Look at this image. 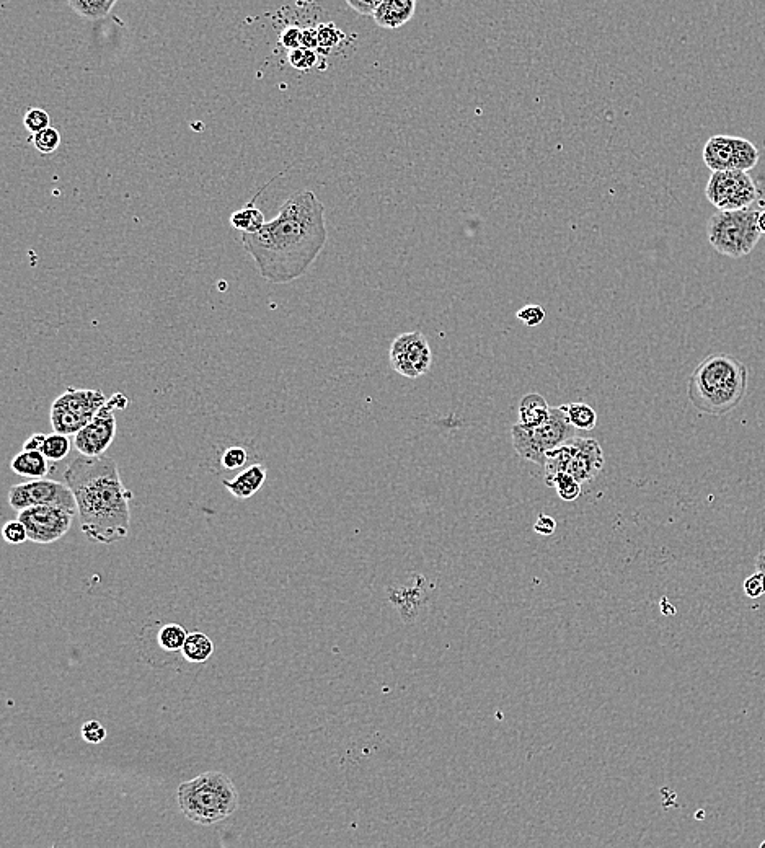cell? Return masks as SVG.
<instances>
[{
  "instance_id": "6da1fadb",
  "label": "cell",
  "mask_w": 765,
  "mask_h": 848,
  "mask_svg": "<svg viewBox=\"0 0 765 848\" xmlns=\"http://www.w3.org/2000/svg\"><path fill=\"white\" fill-rule=\"evenodd\" d=\"M327 240L325 206L309 190L289 196L278 216L255 234H242L245 252L255 261L261 278L273 284L302 278Z\"/></svg>"
},
{
  "instance_id": "7a4b0ae2",
  "label": "cell",
  "mask_w": 765,
  "mask_h": 848,
  "mask_svg": "<svg viewBox=\"0 0 765 848\" xmlns=\"http://www.w3.org/2000/svg\"><path fill=\"white\" fill-rule=\"evenodd\" d=\"M64 482L76 496L80 529L95 544L113 545L126 539L131 526L133 491L121 480L115 459L82 455L64 472Z\"/></svg>"
},
{
  "instance_id": "3957f363",
  "label": "cell",
  "mask_w": 765,
  "mask_h": 848,
  "mask_svg": "<svg viewBox=\"0 0 765 848\" xmlns=\"http://www.w3.org/2000/svg\"><path fill=\"white\" fill-rule=\"evenodd\" d=\"M748 366L731 354H710L695 367L687 397L695 410L708 416L733 413L748 395Z\"/></svg>"
},
{
  "instance_id": "277c9868",
  "label": "cell",
  "mask_w": 765,
  "mask_h": 848,
  "mask_svg": "<svg viewBox=\"0 0 765 848\" xmlns=\"http://www.w3.org/2000/svg\"><path fill=\"white\" fill-rule=\"evenodd\" d=\"M183 816L199 826L226 821L239 808V791L226 773L204 772L178 787Z\"/></svg>"
},
{
  "instance_id": "5b68a950",
  "label": "cell",
  "mask_w": 765,
  "mask_h": 848,
  "mask_svg": "<svg viewBox=\"0 0 765 848\" xmlns=\"http://www.w3.org/2000/svg\"><path fill=\"white\" fill-rule=\"evenodd\" d=\"M759 214L761 211L751 208L715 212L708 219V243L723 257H748L762 237Z\"/></svg>"
},
{
  "instance_id": "8992f818",
  "label": "cell",
  "mask_w": 765,
  "mask_h": 848,
  "mask_svg": "<svg viewBox=\"0 0 765 848\" xmlns=\"http://www.w3.org/2000/svg\"><path fill=\"white\" fill-rule=\"evenodd\" d=\"M575 436L576 428L568 420L565 405L550 408L549 418L539 426H524L518 423L511 428L514 451L518 452L522 459L540 467H544L547 452L562 446Z\"/></svg>"
},
{
  "instance_id": "52a82bcc",
  "label": "cell",
  "mask_w": 765,
  "mask_h": 848,
  "mask_svg": "<svg viewBox=\"0 0 765 848\" xmlns=\"http://www.w3.org/2000/svg\"><path fill=\"white\" fill-rule=\"evenodd\" d=\"M604 464V452L596 439L575 436L562 446L547 452L542 469L545 478L553 477L557 473H568L576 482L584 485L596 480Z\"/></svg>"
},
{
  "instance_id": "ba28073f",
  "label": "cell",
  "mask_w": 765,
  "mask_h": 848,
  "mask_svg": "<svg viewBox=\"0 0 765 848\" xmlns=\"http://www.w3.org/2000/svg\"><path fill=\"white\" fill-rule=\"evenodd\" d=\"M108 402L102 390L69 389L59 395L51 405V426L56 433H79L80 429L93 420Z\"/></svg>"
},
{
  "instance_id": "9c48e42d",
  "label": "cell",
  "mask_w": 765,
  "mask_h": 848,
  "mask_svg": "<svg viewBox=\"0 0 765 848\" xmlns=\"http://www.w3.org/2000/svg\"><path fill=\"white\" fill-rule=\"evenodd\" d=\"M705 196L718 211L751 208L759 196L756 183L743 170L712 172L708 178Z\"/></svg>"
},
{
  "instance_id": "30bf717a",
  "label": "cell",
  "mask_w": 765,
  "mask_h": 848,
  "mask_svg": "<svg viewBox=\"0 0 765 848\" xmlns=\"http://www.w3.org/2000/svg\"><path fill=\"white\" fill-rule=\"evenodd\" d=\"M128 405L129 398L121 392L111 395L102 410L93 416V420L80 429L79 433L74 434V447L77 452L89 457L105 454L116 438L115 411L124 410Z\"/></svg>"
},
{
  "instance_id": "8fae6325",
  "label": "cell",
  "mask_w": 765,
  "mask_h": 848,
  "mask_svg": "<svg viewBox=\"0 0 765 848\" xmlns=\"http://www.w3.org/2000/svg\"><path fill=\"white\" fill-rule=\"evenodd\" d=\"M704 164L712 172L743 170L749 172L759 164V149L743 137L718 134L708 139L704 147Z\"/></svg>"
},
{
  "instance_id": "7c38bea8",
  "label": "cell",
  "mask_w": 765,
  "mask_h": 848,
  "mask_svg": "<svg viewBox=\"0 0 765 848\" xmlns=\"http://www.w3.org/2000/svg\"><path fill=\"white\" fill-rule=\"evenodd\" d=\"M9 504L17 511L33 506H58L77 514L76 496L67 483L36 478L27 483L14 485L9 490Z\"/></svg>"
},
{
  "instance_id": "4fadbf2b",
  "label": "cell",
  "mask_w": 765,
  "mask_h": 848,
  "mask_svg": "<svg viewBox=\"0 0 765 848\" xmlns=\"http://www.w3.org/2000/svg\"><path fill=\"white\" fill-rule=\"evenodd\" d=\"M390 366L400 376L418 379L425 376L433 364V353L428 338L421 332L397 336L389 351Z\"/></svg>"
},
{
  "instance_id": "5bb4252c",
  "label": "cell",
  "mask_w": 765,
  "mask_h": 848,
  "mask_svg": "<svg viewBox=\"0 0 765 848\" xmlns=\"http://www.w3.org/2000/svg\"><path fill=\"white\" fill-rule=\"evenodd\" d=\"M76 514L58 506H33L18 511V519L25 524L28 540L35 544H53L71 530Z\"/></svg>"
},
{
  "instance_id": "9a60e30c",
  "label": "cell",
  "mask_w": 765,
  "mask_h": 848,
  "mask_svg": "<svg viewBox=\"0 0 765 848\" xmlns=\"http://www.w3.org/2000/svg\"><path fill=\"white\" fill-rule=\"evenodd\" d=\"M433 592L434 583H431L426 576L412 573L402 583L390 586L387 589V597L400 615V619L405 623H413L425 612Z\"/></svg>"
},
{
  "instance_id": "2e32d148",
  "label": "cell",
  "mask_w": 765,
  "mask_h": 848,
  "mask_svg": "<svg viewBox=\"0 0 765 848\" xmlns=\"http://www.w3.org/2000/svg\"><path fill=\"white\" fill-rule=\"evenodd\" d=\"M266 482V467L261 464H253L235 475L232 480L224 478L222 486L234 496L235 500H250L257 495Z\"/></svg>"
},
{
  "instance_id": "e0dca14e",
  "label": "cell",
  "mask_w": 765,
  "mask_h": 848,
  "mask_svg": "<svg viewBox=\"0 0 765 848\" xmlns=\"http://www.w3.org/2000/svg\"><path fill=\"white\" fill-rule=\"evenodd\" d=\"M415 10L416 0H384L372 17L379 27L395 30L410 22Z\"/></svg>"
},
{
  "instance_id": "ac0fdd59",
  "label": "cell",
  "mask_w": 765,
  "mask_h": 848,
  "mask_svg": "<svg viewBox=\"0 0 765 848\" xmlns=\"http://www.w3.org/2000/svg\"><path fill=\"white\" fill-rule=\"evenodd\" d=\"M283 173H279L278 177L273 178L270 183L275 182L276 178L281 177ZM270 183H266L260 191H258L257 195L253 196L252 201L250 203L244 204L239 211L232 212V216H230V226L234 227L235 230H239L242 234H255L261 227L265 226V214L257 208V199L260 198L261 193L270 186Z\"/></svg>"
},
{
  "instance_id": "d6986e66",
  "label": "cell",
  "mask_w": 765,
  "mask_h": 848,
  "mask_svg": "<svg viewBox=\"0 0 765 848\" xmlns=\"http://www.w3.org/2000/svg\"><path fill=\"white\" fill-rule=\"evenodd\" d=\"M10 469L15 475L23 478H45L49 473L48 457L41 451H25L15 455Z\"/></svg>"
},
{
  "instance_id": "ffe728a7",
  "label": "cell",
  "mask_w": 765,
  "mask_h": 848,
  "mask_svg": "<svg viewBox=\"0 0 765 848\" xmlns=\"http://www.w3.org/2000/svg\"><path fill=\"white\" fill-rule=\"evenodd\" d=\"M550 405L542 395L527 394L519 402V423L524 426H539L550 415Z\"/></svg>"
},
{
  "instance_id": "44dd1931",
  "label": "cell",
  "mask_w": 765,
  "mask_h": 848,
  "mask_svg": "<svg viewBox=\"0 0 765 848\" xmlns=\"http://www.w3.org/2000/svg\"><path fill=\"white\" fill-rule=\"evenodd\" d=\"M213 653V640L206 633H188V638H186L185 646H183L182 650V656L185 661L191 664H203L213 656Z\"/></svg>"
},
{
  "instance_id": "7402d4cb",
  "label": "cell",
  "mask_w": 765,
  "mask_h": 848,
  "mask_svg": "<svg viewBox=\"0 0 765 848\" xmlns=\"http://www.w3.org/2000/svg\"><path fill=\"white\" fill-rule=\"evenodd\" d=\"M118 0H67V4L85 20H102L108 17Z\"/></svg>"
},
{
  "instance_id": "603a6c76",
  "label": "cell",
  "mask_w": 765,
  "mask_h": 848,
  "mask_svg": "<svg viewBox=\"0 0 765 848\" xmlns=\"http://www.w3.org/2000/svg\"><path fill=\"white\" fill-rule=\"evenodd\" d=\"M188 632L178 623H167L157 633V645L167 653H182Z\"/></svg>"
},
{
  "instance_id": "cb8c5ba5",
  "label": "cell",
  "mask_w": 765,
  "mask_h": 848,
  "mask_svg": "<svg viewBox=\"0 0 765 848\" xmlns=\"http://www.w3.org/2000/svg\"><path fill=\"white\" fill-rule=\"evenodd\" d=\"M568 420L578 431H591L596 428L597 413L593 407L586 403H568L565 405Z\"/></svg>"
},
{
  "instance_id": "d4e9b609",
  "label": "cell",
  "mask_w": 765,
  "mask_h": 848,
  "mask_svg": "<svg viewBox=\"0 0 765 848\" xmlns=\"http://www.w3.org/2000/svg\"><path fill=\"white\" fill-rule=\"evenodd\" d=\"M545 483L552 486L563 501H575L581 496V483L576 482L568 473H557L553 477L545 478Z\"/></svg>"
},
{
  "instance_id": "484cf974",
  "label": "cell",
  "mask_w": 765,
  "mask_h": 848,
  "mask_svg": "<svg viewBox=\"0 0 765 848\" xmlns=\"http://www.w3.org/2000/svg\"><path fill=\"white\" fill-rule=\"evenodd\" d=\"M71 446L72 442L67 434L56 433L54 431L53 434L46 436V441L43 447H41V452L48 457V460L59 462V460H64L69 455Z\"/></svg>"
},
{
  "instance_id": "4316f807",
  "label": "cell",
  "mask_w": 765,
  "mask_h": 848,
  "mask_svg": "<svg viewBox=\"0 0 765 848\" xmlns=\"http://www.w3.org/2000/svg\"><path fill=\"white\" fill-rule=\"evenodd\" d=\"M31 144L40 154H54L61 146V134L58 129L49 126L40 133L31 134Z\"/></svg>"
},
{
  "instance_id": "83f0119b",
  "label": "cell",
  "mask_w": 765,
  "mask_h": 848,
  "mask_svg": "<svg viewBox=\"0 0 765 848\" xmlns=\"http://www.w3.org/2000/svg\"><path fill=\"white\" fill-rule=\"evenodd\" d=\"M317 30H319V51H323V54H327L328 51L337 48V46H340L341 41L345 40V33L335 23L319 25Z\"/></svg>"
},
{
  "instance_id": "f1b7e54d",
  "label": "cell",
  "mask_w": 765,
  "mask_h": 848,
  "mask_svg": "<svg viewBox=\"0 0 765 848\" xmlns=\"http://www.w3.org/2000/svg\"><path fill=\"white\" fill-rule=\"evenodd\" d=\"M289 64L297 71L306 72L314 69L315 64L319 61L317 51L314 49L297 48L289 51Z\"/></svg>"
},
{
  "instance_id": "f546056e",
  "label": "cell",
  "mask_w": 765,
  "mask_h": 848,
  "mask_svg": "<svg viewBox=\"0 0 765 848\" xmlns=\"http://www.w3.org/2000/svg\"><path fill=\"white\" fill-rule=\"evenodd\" d=\"M248 462V452L242 446H230L222 452L221 465L224 470L244 469Z\"/></svg>"
},
{
  "instance_id": "4dcf8cb0",
  "label": "cell",
  "mask_w": 765,
  "mask_h": 848,
  "mask_svg": "<svg viewBox=\"0 0 765 848\" xmlns=\"http://www.w3.org/2000/svg\"><path fill=\"white\" fill-rule=\"evenodd\" d=\"M23 126L31 134L40 133L43 129L51 126V116L43 108H30L23 116Z\"/></svg>"
},
{
  "instance_id": "1f68e13d",
  "label": "cell",
  "mask_w": 765,
  "mask_h": 848,
  "mask_svg": "<svg viewBox=\"0 0 765 848\" xmlns=\"http://www.w3.org/2000/svg\"><path fill=\"white\" fill-rule=\"evenodd\" d=\"M2 535H4L5 542L12 545H20L28 540L27 527L20 519L7 522L2 529Z\"/></svg>"
},
{
  "instance_id": "d6a6232c",
  "label": "cell",
  "mask_w": 765,
  "mask_h": 848,
  "mask_svg": "<svg viewBox=\"0 0 765 848\" xmlns=\"http://www.w3.org/2000/svg\"><path fill=\"white\" fill-rule=\"evenodd\" d=\"M80 731H82V738L90 744H100L107 739V729L97 720L85 721Z\"/></svg>"
},
{
  "instance_id": "836d02e7",
  "label": "cell",
  "mask_w": 765,
  "mask_h": 848,
  "mask_svg": "<svg viewBox=\"0 0 765 848\" xmlns=\"http://www.w3.org/2000/svg\"><path fill=\"white\" fill-rule=\"evenodd\" d=\"M516 317L521 320L526 327H539L540 323L545 320V310L540 305H526L518 310Z\"/></svg>"
},
{
  "instance_id": "e575fe53",
  "label": "cell",
  "mask_w": 765,
  "mask_h": 848,
  "mask_svg": "<svg viewBox=\"0 0 765 848\" xmlns=\"http://www.w3.org/2000/svg\"><path fill=\"white\" fill-rule=\"evenodd\" d=\"M744 594H746V596L748 597H751V599H757V597L764 596V573H761V571H756L754 575L749 576V578L744 581Z\"/></svg>"
},
{
  "instance_id": "d590c367",
  "label": "cell",
  "mask_w": 765,
  "mask_h": 848,
  "mask_svg": "<svg viewBox=\"0 0 765 848\" xmlns=\"http://www.w3.org/2000/svg\"><path fill=\"white\" fill-rule=\"evenodd\" d=\"M302 28L286 27L279 36V43L283 48L292 51V49L301 48Z\"/></svg>"
},
{
  "instance_id": "8d00e7d4",
  "label": "cell",
  "mask_w": 765,
  "mask_h": 848,
  "mask_svg": "<svg viewBox=\"0 0 765 848\" xmlns=\"http://www.w3.org/2000/svg\"><path fill=\"white\" fill-rule=\"evenodd\" d=\"M351 9L361 15H374L384 0H346Z\"/></svg>"
},
{
  "instance_id": "74e56055",
  "label": "cell",
  "mask_w": 765,
  "mask_h": 848,
  "mask_svg": "<svg viewBox=\"0 0 765 848\" xmlns=\"http://www.w3.org/2000/svg\"><path fill=\"white\" fill-rule=\"evenodd\" d=\"M301 48L319 51V30L317 28H304L302 30Z\"/></svg>"
},
{
  "instance_id": "f35d334b",
  "label": "cell",
  "mask_w": 765,
  "mask_h": 848,
  "mask_svg": "<svg viewBox=\"0 0 765 848\" xmlns=\"http://www.w3.org/2000/svg\"><path fill=\"white\" fill-rule=\"evenodd\" d=\"M557 529V522L555 519L550 516H545V514H540L539 519H537L536 526H534V530L539 532L540 535H552Z\"/></svg>"
},
{
  "instance_id": "ab89813d",
  "label": "cell",
  "mask_w": 765,
  "mask_h": 848,
  "mask_svg": "<svg viewBox=\"0 0 765 848\" xmlns=\"http://www.w3.org/2000/svg\"><path fill=\"white\" fill-rule=\"evenodd\" d=\"M45 441V434H31L30 438H28L27 441H25V444H23V449H25V451H41V447H43Z\"/></svg>"
},
{
  "instance_id": "60d3db41",
  "label": "cell",
  "mask_w": 765,
  "mask_h": 848,
  "mask_svg": "<svg viewBox=\"0 0 765 848\" xmlns=\"http://www.w3.org/2000/svg\"><path fill=\"white\" fill-rule=\"evenodd\" d=\"M756 568L757 571H761V573H764L765 576V550L757 555Z\"/></svg>"
},
{
  "instance_id": "b9f144b4",
  "label": "cell",
  "mask_w": 765,
  "mask_h": 848,
  "mask_svg": "<svg viewBox=\"0 0 765 848\" xmlns=\"http://www.w3.org/2000/svg\"><path fill=\"white\" fill-rule=\"evenodd\" d=\"M757 224H759V229H761L762 235H765V211H761V214H759V221H757Z\"/></svg>"
},
{
  "instance_id": "7bdbcfd3",
  "label": "cell",
  "mask_w": 765,
  "mask_h": 848,
  "mask_svg": "<svg viewBox=\"0 0 765 848\" xmlns=\"http://www.w3.org/2000/svg\"><path fill=\"white\" fill-rule=\"evenodd\" d=\"M761 848H765V840H764V842H762Z\"/></svg>"
}]
</instances>
